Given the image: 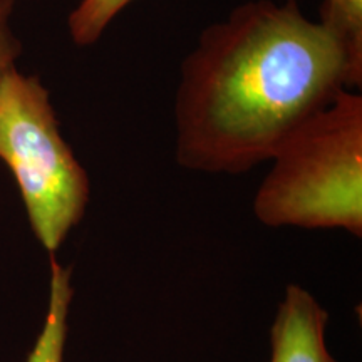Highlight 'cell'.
<instances>
[{"label": "cell", "mask_w": 362, "mask_h": 362, "mask_svg": "<svg viewBox=\"0 0 362 362\" xmlns=\"http://www.w3.org/2000/svg\"><path fill=\"white\" fill-rule=\"evenodd\" d=\"M270 161L253 197V215L262 225L346 230L361 238V90H341L298 126Z\"/></svg>", "instance_id": "obj_2"}, {"label": "cell", "mask_w": 362, "mask_h": 362, "mask_svg": "<svg viewBox=\"0 0 362 362\" xmlns=\"http://www.w3.org/2000/svg\"><path fill=\"white\" fill-rule=\"evenodd\" d=\"M49 267H51V275H49L47 312L37 341L25 362H64L69 312L74 298L72 270L62 265L56 255H49Z\"/></svg>", "instance_id": "obj_5"}, {"label": "cell", "mask_w": 362, "mask_h": 362, "mask_svg": "<svg viewBox=\"0 0 362 362\" xmlns=\"http://www.w3.org/2000/svg\"><path fill=\"white\" fill-rule=\"evenodd\" d=\"M362 76L329 27L297 0H248L211 22L180 66L175 156L181 168L242 175Z\"/></svg>", "instance_id": "obj_1"}, {"label": "cell", "mask_w": 362, "mask_h": 362, "mask_svg": "<svg viewBox=\"0 0 362 362\" xmlns=\"http://www.w3.org/2000/svg\"><path fill=\"white\" fill-rule=\"evenodd\" d=\"M329 314L309 291L285 287L270 329V362H337L325 344Z\"/></svg>", "instance_id": "obj_4"}, {"label": "cell", "mask_w": 362, "mask_h": 362, "mask_svg": "<svg viewBox=\"0 0 362 362\" xmlns=\"http://www.w3.org/2000/svg\"><path fill=\"white\" fill-rule=\"evenodd\" d=\"M134 0H81L67 17V30L79 47L96 44L111 22Z\"/></svg>", "instance_id": "obj_7"}, {"label": "cell", "mask_w": 362, "mask_h": 362, "mask_svg": "<svg viewBox=\"0 0 362 362\" xmlns=\"http://www.w3.org/2000/svg\"><path fill=\"white\" fill-rule=\"evenodd\" d=\"M319 22L341 39L352 67L362 76V0H322Z\"/></svg>", "instance_id": "obj_6"}, {"label": "cell", "mask_w": 362, "mask_h": 362, "mask_svg": "<svg viewBox=\"0 0 362 362\" xmlns=\"http://www.w3.org/2000/svg\"><path fill=\"white\" fill-rule=\"evenodd\" d=\"M16 8V0H0V79L17 67V61L22 56V40L13 33L12 16Z\"/></svg>", "instance_id": "obj_8"}, {"label": "cell", "mask_w": 362, "mask_h": 362, "mask_svg": "<svg viewBox=\"0 0 362 362\" xmlns=\"http://www.w3.org/2000/svg\"><path fill=\"white\" fill-rule=\"evenodd\" d=\"M0 161L16 180L35 238L56 255L84 218L90 181L62 136L49 89L19 67L0 79Z\"/></svg>", "instance_id": "obj_3"}]
</instances>
